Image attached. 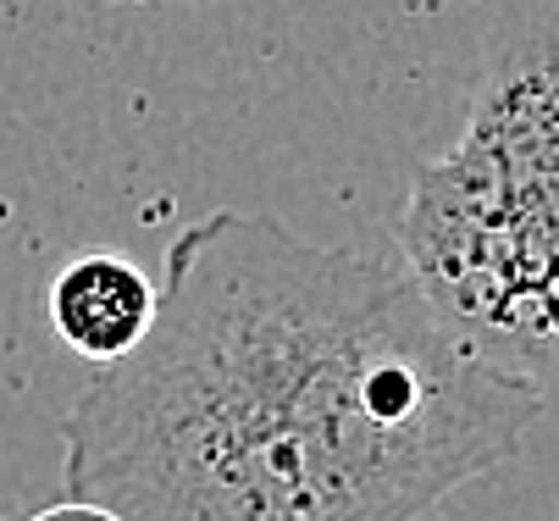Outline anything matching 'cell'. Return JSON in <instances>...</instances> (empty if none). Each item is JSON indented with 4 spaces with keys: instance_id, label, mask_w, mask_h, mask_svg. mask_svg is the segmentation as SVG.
<instances>
[{
    "instance_id": "cell-1",
    "label": "cell",
    "mask_w": 559,
    "mask_h": 521,
    "mask_svg": "<svg viewBox=\"0 0 559 521\" xmlns=\"http://www.w3.org/2000/svg\"><path fill=\"white\" fill-rule=\"evenodd\" d=\"M543 411L405 267L222 205L173 239L144 339L67 405L61 477L117 521H421Z\"/></svg>"
},
{
    "instance_id": "cell-4",
    "label": "cell",
    "mask_w": 559,
    "mask_h": 521,
    "mask_svg": "<svg viewBox=\"0 0 559 521\" xmlns=\"http://www.w3.org/2000/svg\"><path fill=\"white\" fill-rule=\"evenodd\" d=\"M34 521H117V516H111V510H100V505H90V499H67V505L39 510Z\"/></svg>"
},
{
    "instance_id": "cell-2",
    "label": "cell",
    "mask_w": 559,
    "mask_h": 521,
    "mask_svg": "<svg viewBox=\"0 0 559 521\" xmlns=\"http://www.w3.org/2000/svg\"><path fill=\"white\" fill-rule=\"evenodd\" d=\"M405 272L443 328L559 405V0H510L460 139L399 216Z\"/></svg>"
},
{
    "instance_id": "cell-3",
    "label": "cell",
    "mask_w": 559,
    "mask_h": 521,
    "mask_svg": "<svg viewBox=\"0 0 559 521\" xmlns=\"http://www.w3.org/2000/svg\"><path fill=\"white\" fill-rule=\"evenodd\" d=\"M45 311L50 333L72 355L106 366L144 339L155 317V283L117 250H84L50 277Z\"/></svg>"
}]
</instances>
